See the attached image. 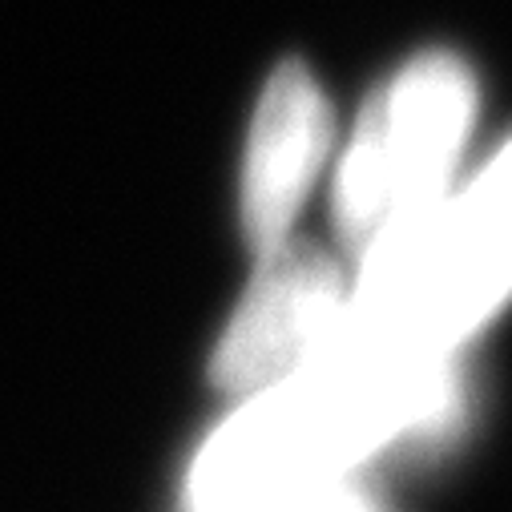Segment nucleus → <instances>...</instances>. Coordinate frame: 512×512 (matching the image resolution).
<instances>
[{"mask_svg":"<svg viewBox=\"0 0 512 512\" xmlns=\"http://www.w3.org/2000/svg\"><path fill=\"white\" fill-rule=\"evenodd\" d=\"M472 121L476 77L452 53H420L371 93L335 174V226L355 259L452 186Z\"/></svg>","mask_w":512,"mask_h":512,"instance_id":"7ed1b4c3","label":"nucleus"},{"mask_svg":"<svg viewBox=\"0 0 512 512\" xmlns=\"http://www.w3.org/2000/svg\"><path fill=\"white\" fill-rule=\"evenodd\" d=\"M331 146V105L303 65H279L259 97L242 166V230L254 254L287 242Z\"/></svg>","mask_w":512,"mask_h":512,"instance_id":"39448f33","label":"nucleus"},{"mask_svg":"<svg viewBox=\"0 0 512 512\" xmlns=\"http://www.w3.org/2000/svg\"><path fill=\"white\" fill-rule=\"evenodd\" d=\"M464 412L456 355L416 359L335 335L210 432L186 476V512H222L355 472L392 444L440 440Z\"/></svg>","mask_w":512,"mask_h":512,"instance_id":"f257e3e1","label":"nucleus"},{"mask_svg":"<svg viewBox=\"0 0 512 512\" xmlns=\"http://www.w3.org/2000/svg\"><path fill=\"white\" fill-rule=\"evenodd\" d=\"M222 512H379V500L371 492V484L359 472L323 480V484H307V488H291V492H271L259 500H246Z\"/></svg>","mask_w":512,"mask_h":512,"instance_id":"423d86ee","label":"nucleus"},{"mask_svg":"<svg viewBox=\"0 0 512 512\" xmlns=\"http://www.w3.org/2000/svg\"><path fill=\"white\" fill-rule=\"evenodd\" d=\"M343 315L347 291L339 267L315 246L283 242L263 254V271L222 331L210 363L214 388L242 400L267 392L339 335Z\"/></svg>","mask_w":512,"mask_h":512,"instance_id":"20e7f679","label":"nucleus"},{"mask_svg":"<svg viewBox=\"0 0 512 512\" xmlns=\"http://www.w3.org/2000/svg\"><path fill=\"white\" fill-rule=\"evenodd\" d=\"M339 335L388 355H456L512 299V142L363 259Z\"/></svg>","mask_w":512,"mask_h":512,"instance_id":"f03ea898","label":"nucleus"}]
</instances>
